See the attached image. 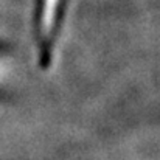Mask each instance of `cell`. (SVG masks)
<instances>
[{"label": "cell", "instance_id": "1", "mask_svg": "<svg viewBox=\"0 0 160 160\" xmlns=\"http://www.w3.org/2000/svg\"><path fill=\"white\" fill-rule=\"evenodd\" d=\"M59 2L61 0H42V8H41V33H42L44 39H48L52 36V33H53Z\"/></svg>", "mask_w": 160, "mask_h": 160}, {"label": "cell", "instance_id": "2", "mask_svg": "<svg viewBox=\"0 0 160 160\" xmlns=\"http://www.w3.org/2000/svg\"><path fill=\"white\" fill-rule=\"evenodd\" d=\"M5 75H6V65L0 61V81L3 79V76H5Z\"/></svg>", "mask_w": 160, "mask_h": 160}]
</instances>
